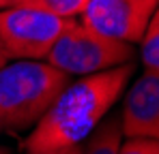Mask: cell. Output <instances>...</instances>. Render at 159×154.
I'll return each instance as SVG.
<instances>
[{"instance_id":"obj_12","label":"cell","mask_w":159,"mask_h":154,"mask_svg":"<svg viewBox=\"0 0 159 154\" xmlns=\"http://www.w3.org/2000/svg\"><path fill=\"white\" fill-rule=\"evenodd\" d=\"M9 62V58H7V53H4V49H2V45H0V66H4Z\"/></svg>"},{"instance_id":"obj_5","label":"cell","mask_w":159,"mask_h":154,"mask_svg":"<svg viewBox=\"0 0 159 154\" xmlns=\"http://www.w3.org/2000/svg\"><path fill=\"white\" fill-rule=\"evenodd\" d=\"M159 0H88L82 24L125 43H140Z\"/></svg>"},{"instance_id":"obj_11","label":"cell","mask_w":159,"mask_h":154,"mask_svg":"<svg viewBox=\"0 0 159 154\" xmlns=\"http://www.w3.org/2000/svg\"><path fill=\"white\" fill-rule=\"evenodd\" d=\"M45 154H82V143L80 146H71L65 150H56V152H45Z\"/></svg>"},{"instance_id":"obj_10","label":"cell","mask_w":159,"mask_h":154,"mask_svg":"<svg viewBox=\"0 0 159 154\" xmlns=\"http://www.w3.org/2000/svg\"><path fill=\"white\" fill-rule=\"evenodd\" d=\"M118 154H159V141L146 137H127Z\"/></svg>"},{"instance_id":"obj_3","label":"cell","mask_w":159,"mask_h":154,"mask_svg":"<svg viewBox=\"0 0 159 154\" xmlns=\"http://www.w3.org/2000/svg\"><path fill=\"white\" fill-rule=\"evenodd\" d=\"M133 53L131 43L99 34L75 19V24L54 43L45 62L67 75H93L131 62Z\"/></svg>"},{"instance_id":"obj_8","label":"cell","mask_w":159,"mask_h":154,"mask_svg":"<svg viewBox=\"0 0 159 154\" xmlns=\"http://www.w3.org/2000/svg\"><path fill=\"white\" fill-rule=\"evenodd\" d=\"M86 2L88 0H0V9L24 6V9L60 15V17H78V15H82Z\"/></svg>"},{"instance_id":"obj_6","label":"cell","mask_w":159,"mask_h":154,"mask_svg":"<svg viewBox=\"0 0 159 154\" xmlns=\"http://www.w3.org/2000/svg\"><path fill=\"white\" fill-rule=\"evenodd\" d=\"M123 137H146L159 141V73L146 71L127 90L120 111Z\"/></svg>"},{"instance_id":"obj_1","label":"cell","mask_w":159,"mask_h":154,"mask_svg":"<svg viewBox=\"0 0 159 154\" xmlns=\"http://www.w3.org/2000/svg\"><path fill=\"white\" fill-rule=\"evenodd\" d=\"M133 77V64H120L69 81L28 135L26 154H45L80 146L118 101Z\"/></svg>"},{"instance_id":"obj_13","label":"cell","mask_w":159,"mask_h":154,"mask_svg":"<svg viewBox=\"0 0 159 154\" xmlns=\"http://www.w3.org/2000/svg\"><path fill=\"white\" fill-rule=\"evenodd\" d=\"M0 154H9V152H7V150H4V148H0Z\"/></svg>"},{"instance_id":"obj_2","label":"cell","mask_w":159,"mask_h":154,"mask_svg":"<svg viewBox=\"0 0 159 154\" xmlns=\"http://www.w3.org/2000/svg\"><path fill=\"white\" fill-rule=\"evenodd\" d=\"M67 73L45 60H9L0 66V126H34L69 83Z\"/></svg>"},{"instance_id":"obj_7","label":"cell","mask_w":159,"mask_h":154,"mask_svg":"<svg viewBox=\"0 0 159 154\" xmlns=\"http://www.w3.org/2000/svg\"><path fill=\"white\" fill-rule=\"evenodd\" d=\"M123 143L120 116L107 113L82 141V154H118Z\"/></svg>"},{"instance_id":"obj_4","label":"cell","mask_w":159,"mask_h":154,"mask_svg":"<svg viewBox=\"0 0 159 154\" xmlns=\"http://www.w3.org/2000/svg\"><path fill=\"white\" fill-rule=\"evenodd\" d=\"M75 24V17L11 6L0 9V45L9 60H45L54 43Z\"/></svg>"},{"instance_id":"obj_9","label":"cell","mask_w":159,"mask_h":154,"mask_svg":"<svg viewBox=\"0 0 159 154\" xmlns=\"http://www.w3.org/2000/svg\"><path fill=\"white\" fill-rule=\"evenodd\" d=\"M140 56H142V64L146 71L159 73V2L140 39Z\"/></svg>"}]
</instances>
